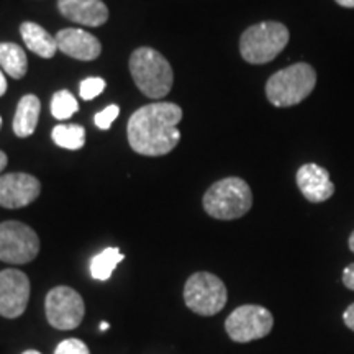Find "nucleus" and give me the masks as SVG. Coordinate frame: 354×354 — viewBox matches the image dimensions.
Segmentation results:
<instances>
[{
    "label": "nucleus",
    "instance_id": "nucleus-10",
    "mask_svg": "<svg viewBox=\"0 0 354 354\" xmlns=\"http://www.w3.org/2000/svg\"><path fill=\"white\" fill-rule=\"evenodd\" d=\"M30 279L19 269L0 271V315L19 318L30 300Z\"/></svg>",
    "mask_w": 354,
    "mask_h": 354
},
{
    "label": "nucleus",
    "instance_id": "nucleus-22",
    "mask_svg": "<svg viewBox=\"0 0 354 354\" xmlns=\"http://www.w3.org/2000/svg\"><path fill=\"white\" fill-rule=\"evenodd\" d=\"M55 354H91L87 344L79 338H68L61 342L55 349Z\"/></svg>",
    "mask_w": 354,
    "mask_h": 354
},
{
    "label": "nucleus",
    "instance_id": "nucleus-4",
    "mask_svg": "<svg viewBox=\"0 0 354 354\" xmlns=\"http://www.w3.org/2000/svg\"><path fill=\"white\" fill-rule=\"evenodd\" d=\"M317 84V73L307 63L277 71L266 84V95L274 107H292L307 99Z\"/></svg>",
    "mask_w": 354,
    "mask_h": 354
},
{
    "label": "nucleus",
    "instance_id": "nucleus-19",
    "mask_svg": "<svg viewBox=\"0 0 354 354\" xmlns=\"http://www.w3.org/2000/svg\"><path fill=\"white\" fill-rule=\"evenodd\" d=\"M51 138L64 149H81L86 143V130L81 125H57L53 128Z\"/></svg>",
    "mask_w": 354,
    "mask_h": 354
},
{
    "label": "nucleus",
    "instance_id": "nucleus-24",
    "mask_svg": "<svg viewBox=\"0 0 354 354\" xmlns=\"http://www.w3.org/2000/svg\"><path fill=\"white\" fill-rule=\"evenodd\" d=\"M343 284L348 287L349 290H354V263L349 264L343 272Z\"/></svg>",
    "mask_w": 354,
    "mask_h": 354
},
{
    "label": "nucleus",
    "instance_id": "nucleus-16",
    "mask_svg": "<svg viewBox=\"0 0 354 354\" xmlns=\"http://www.w3.org/2000/svg\"><path fill=\"white\" fill-rule=\"evenodd\" d=\"M21 38L26 44L30 51H33L35 55L39 57H53L57 51V43L56 38L53 37L43 28L41 25L33 24V21H25L20 26Z\"/></svg>",
    "mask_w": 354,
    "mask_h": 354
},
{
    "label": "nucleus",
    "instance_id": "nucleus-21",
    "mask_svg": "<svg viewBox=\"0 0 354 354\" xmlns=\"http://www.w3.org/2000/svg\"><path fill=\"white\" fill-rule=\"evenodd\" d=\"M105 91V81L100 77H88L84 79L79 86V94L84 100H92L97 95H100Z\"/></svg>",
    "mask_w": 354,
    "mask_h": 354
},
{
    "label": "nucleus",
    "instance_id": "nucleus-6",
    "mask_svg": "<svg viewBox=\"0 0 354 354\" xmlns=\"http://www.w3.org/2000/svg\"><path fill=\"white\" fill-rule=\"evenodd\" d=\"M227 287L215 274L196 272L184 286V302L197 315H216L227 305Z\"/></svg>",
    "mask_w": 354,
    "mask_h": 354
},
{
    "label": "nucleus",
    "instance_id": "nucleus-29",
    "mask_svg": "<svg viewBox=\"0 0 354 354\" xmlns=\"http://www.w3.org/2000/svg\"><path fill=\"white\" fill-rule=\"evenodd\" d=\"M349 250L354 253V232L351 233V236H349Z\"/></svg>",
    "mask_w": 354,
    "mask_h": 354
},
{
    "label": "nucleus",
    "instance_id": "nucleus-14",
    "mask_svg": "<svg viewBox=\"0 0 354 354\" xmlns=\"http://www.w3.org/2000/svg\"><path fill=\"white\" fill-rule=\"evenodd\" d=\"M61 15L71 21L100 26L109 20V8L102 0H57Z\"/></svg>",
    "mask_w": 354,
    "mask_h": 354
},
{
    "label": "nucleus",
    "instance_id": "nucleus-7",
    "mask_svg": "<svg viewBox=\"0 0 354 354\" xmlns=\"http://www.w3.org/2000/svg\"><path fill=\"white\" fill-rule=\"evenodd\" d=\"M39 253V238L33 228L21 221L0 223V261L8 264H26Z\"/></svg>",
    "mask_w": 354,
    "mask_h": 354
},
{
    "label": "nucleus",
    "instance_id": "nucleus-20",
    "mask_svg": "<svg viewBox=\"0 0 354 354\" xmlns=\"http://www.w3.org/2000/svg\"><path fill=\"white\" fill-rule=\"evenodd\" d=\"M79 110L76 97L69 91H59L51 99V113L57 120H68Z\"/></svg>",
    "mask_w": 354,
    "mask_h": 354
},
{
    "label": "nucleus",
    "instance_id": "nucleus-2",
    "mask_svg": "<svg viewBox=\"0 0 354 354\" xmlns=\"http://www.w3.org/2000/svg\"><path fill=\"white\" fill-rule=\"evenodd\" d=\"M130 71L136 87L149 99H162L171 92L174 73L169 61L153 48H138L130 56Z\"/></svg>",
    "mask_w": 354,
    "mask_h": 354
},
{
    "label": "nucleus",
    "instance_id": "nucleus-13",
    "mask_svg": "<svg viewBox=\"0 0 354 354\" xmlns=\"http://www.w3.org/2000/svg\"><path fill=\"white\" fill-rule=\"evenodd\" d=\"M297 185L304 197L312 203L326 202L335 194L330 172L318 165H304L297 171Z\"/></svg>",
    "mask_w": 354,
    "mask_h": 354
},
{
    "label": "nucleus",
    "instance_id": "nucleus-15",
    "mask_svg": "<svg viewBox=\"0 0 354 354\" xmlns=\"http://www.w3.org/2000/svg\"><path fill=\"white\" fill-rule=\"evenodd\" d=\"M39 112H41V102L37 95L28 94L21 97L17 105L15 117H13V131L19 138L33 135L38 125Z\"/></svg>",
    "mask_w": 354,
    "mask_h": 354
},
{
    "label": "nucleus",
    "instance_id": "nucleus-32",
    "mask_svg": "<svg viewBox=\"0 0 354 354\" xmlns=\"http://www.w3.org/2000/svg\"><path fill=\"white\" fill-rule=\"evenodd\" d=\"M0 128H2V117H0Z\"/></svg>",
    "mask_w": 354,
    "mask_h": 354
},
{
    "label": "nucleus",
    "instance_id": "nucleus-17",
    "mask_svg": "<svg viewBox=\"0 0 354 354\" xmlns=\"http://www.w3.org/2000/svg\"><path fill=\"white\" fill-rule=\"evenodd\" d=\"M0 68L13 79L25 77L28 71V59L19 44L0 43Z\"/></svg>",
    "mask_w": 354,
    "mask_h": 354
},
{
    "label": "nucleus",
    "instance_id": "nucleus-18",
    "mask_svg": "<svg viewBox=\"0 0 354 354\" xmlns=\"http://www.w3.org/2000/svg\"><path fill=\"white\" fill-rule=\"evenodd\" d=\"M125 259V256L120 253V250L115 246H110L104 250L102 253L94 256L91 261V276L95 281H109L112 277L118 264Z\"/></svg>",
    "mask_w": 354,
    "mask_h": 354
},
{
    "label": "nucleus",
    "instance_id": "nucleus-8",
    "mask_svg": "<svg viewBox=\"0 0 354 354\" xmlns=\"http://www.w3.org/2000/svg\"><path fill=\"white\" fill-rule=\"evenodd\" d=\"M274 326L272 313L261 305H241L230 313L225 330L236 343H250L271 333Z\"/></svg>",
    "mask_w": 354,
    "mask_h": 354
},
{
    "label": "nucleus",
    "instance_id": "nucleus-5",
    "mask_svg": "<svg viewBox=\"0 0 354 354\" xmlns=\"http://www.w3.org/2000/svg\"><path fill=\"white\" fill-rule=\"evenodd\" d=\"M289 30L279 21H261L245 30L240 39V53L250 64L272 61L289 43Z\"/></svg>",
    "mask_w": 354,
    "mask_h": 354
},
{
    "label": "nucleus",
    "instance_id": "nucleus-3",
    "mask_svg": "<svg viewBox=\"0 0 354 354\" xmlns=\"http://www.w3.org/2000/svg\"><path fill=\"white\" fill-rule=\"evenodd\" d=\"M253 207V192L240 177H225L203 196V209L216 220H236Z\"/></svg>",
    "mask_w": 354,
    "mask_h": 354
},
{
    "label": "nucleus",
    "instance_id": "nucleus-25",
    "mask_svg": "<svg viewBox=\"0 0 354 354\" xmlns=\"http://www.w3.org/2000/svg\"><path fill=\"white\" fill-rule=\"evenodd\" d=\"M343 320H344V323H346L348 328L354 331V304H351L346 310H344Z\"/></svg>",
    "mask_w": 354,
    "mask_h": 354
},
{
    "label": "nucleus",
    "instance_id": "nucleus-12",
    "mask_svg": "<svg viewBox=\"0 0 354 354\" xmlns=\"http://www.w3.org/2000/svg\"><path fill=\"white\" fill-rule=\"evenodd\" d=\"M57 50L79 61H94L100 56L102 44L94 35L79 28H64L56 33Z\"/></svg>",
    "mask_w": 354,
    "mask_h": 354
},
{
    "label": "nucleus",
    "instance_id": "nucleus-30",
    "mask_svg": "<svg viewBox=\"0 0 354 354\" xmlns=\"http://www.w3.org/2000/svg\"><path fill=\"white\" fill-rule=\"evenodd\" d=\"M100 330L102 331H107L109 330V323L107 322H102L100 323Z\"/></svg>",
    "mask_w": 354,
    "mask_h": 354
},
{
    "label": "nucleus",
    "instance_id": "nucleus-27",
    "mask_svg": "<svg viewBox=\"0 0 354 354\" xmlns=\"http://www.w3.org/2000/svg\"><path fill=\"white\" fill-rule=\"evenodd\" d=\"M335 2L344 8H354V0H335Z\"/></svg>",
    "mask_w": 354,
    "mask_h": 354
},
{
    "label": "nucleus",
    "instance_id": "nucleus-31",
    "mask_svg": "<svg viewBox=\"0 0 354 354\" xmlns=\"http://www.w3.org/2000/svg\"><path fill=\"white\" fill-rule=\"evenodd\" d=\"M21 354H41V353L37 351V349H26V351L21 353Z\"/></svg>",
    "mask_w": 354,
    "mask_h": 354
},
{
    "label": "nucleus",
    "instance_id": "nucleus-9",
    "mask_svg": "<svg viewBox=\"0 0 354 354\" xmlns=\"http://www.w3.org/2000/svg\"><path fill=\"white\" fill-rule=\"evenodd\" d=\"M44 310L50 325L56 330H74L81 325L86 305L81 294L68 286H57L48 292Z\"/></svg>",
    "mask_w": 354,
    "mask_h": 354
},
{
    "label": "nucleus",
    "instance_id": "nucleus-1",
    "mask_svg": "<svg viewBox=\"0 0 354 354\" xmlns=\"http://www.w3.org/2000/svg\"><path fill=\"white\" fill-rule=\"evenodd\" d=\"M183 109L171 102L145 105L128 120V141L133 151L143 156H165L180 140Z\"/></svg>",
    "mask_w": 354,
    "mask_h": 354
},
{
    "label": "nucleus",
    "instance_id": "nucleus-23",
    "mask_svg": "<svg viewBox=\"0 0 354 354\" xmlns=\"http://www.w3.org/2000/svg\"><path fill=\"white\" fill-rule=\"evenodd\" d=\"M118 113H120V109H118V105H109L107 109H104L102 112L95 115V118H94L95 125L99 127L100 130H109L115 118L118 117Z\"/></svg>",
    "mask_w": 354,
    "mask_h": 354
},
{
    "label": "nucleus",
    "instance_id": "nucleus-11",
    "mask_svg": "<svg viewBox=\"0 0 354 354\" xmlns=\"http://www.w3.org/2000/svg\"><path fill=\"white\" fill-rule=\"evenodd\" d=\"M41 192V184L35 176L12 172L0 176V207L21 209L35 202Z\"/></svg>",
    "mask_w": 354,
    "mask_h": 354
},
{
    "label": "nucleus",
    "instance_id": "nucleus-26",
    "mask_svg": "<svg viewBox=\"0 0 354 354\" xmlns=\"http://www.w3.org/2000/svg\"><path fill=\"white\" fill-rule=\"evenodd\" d=\"M6 92H7V79L3 76L2 69H0V97L6 94Z\"/></svg>",
    "mask_w": 354,
    "mask_h": 354
},
{
    "label": "nucleus",
    "instance_id": "nucleus-28",
    "mask_svg": "<svg viewBox=\"0 0 354 354\" xmlns=\"http://www.w3.org/2000/svg\"><path fill=\"white\" fill-rule=\"evenodd\" d=\"M7 154L3 153V151H0V172H2L3 169H6V166H7Z\"/></svg>",
    "mask_w": 354,
    "mask_h": 354
}]
</instances>
